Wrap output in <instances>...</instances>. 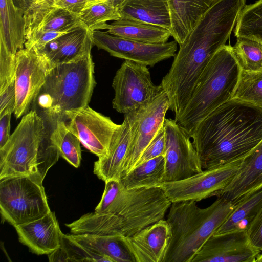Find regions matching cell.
Here are the masks:
<instances>
[{"label": "cell", "mask_w": 262, "mask_h": 262, "mask_svg": "<svg viewBox=\"0 0 262 262\" xmlns=\"http://www.w3.org/2000/svg\"><path fill=\"white\" fill-rule=\"evenodd\" d=\"M105 183L94 212L66 224L72 234L130 236L164 219L171 206L160 187L127 189L120 181Z\"/></svg>", "instance_id": "obj_1"}, {"label": "cell", "mask_w": 262, "mask_h": 262, "mask_svg": "<svg viewBox=\"0 0 262 262\" xmlns=\"http://www.w3.org/2000/svg\"><path fill=\"white\" fill-rule=\"evenodd\" d=\"M191 138L203 170L243 158L262 141V107L231 99L201 121Z\"/></svg>", "instance_id": "obj_2"}, {"label": "cell", "mask_w": 262, "mask_h": 262, "mask_svg": "<svg viewBox=\"0 0 262 262\" xmlns=\"http://www.w3.org/2000/svg\"><path fill=\"white\" fill-rule=\"evenodd\" d=\"M60 156L50 133L47 134L45 120L36 110H31L0 148V180L38 176L43 180Z\"/></svg>", "instance_id": "obj_3"}, {"label": "cell", "mask_w": 262, "mask_h": 262, "mask_svg": "<svg viewBox=\"0 0 262 262\" xmlns=\"http://www.w3.org/2000/svg\"><path fill=\"white\" fill-rule=\"evenodd\" d=\"M237 202L222 197L201 208L196 202L171 203L167 221L171 237L163 262H191L205 242L219 229L235 207Z\"/></svg>", "instance_id": "obj_4"}, {"label": "cell", "mask_w": 262, "mask_h": 262, "mask_svg": "<svg viewBox=\"0 0 262 262\" xmlns=\"http://www.w3.org/2000/svg\"><path fill=\"white\" fill-rule=\"evenodd\" d=\"M231 45L222 46L204 68L187 102L175 116L176 122L191 137L196 126L210 113L230 100L241 69Z\"/></svg>", "instance_id": "obj_5"}, {"label": "cell", "mask_w": 262, "mask_h": 262, "mask_svg": "<svg viewBox=\"0 0 262 262\" xmlns=\"http://www.w3.org/2000/svg\"><path fill=\"white\" fill-rule=\"evenodd\" d=\"M96 82L91 52L74 61L48 68L45 82L33 103L51 122L89 105Z\"/></svg>", "instance_id": "obj_6"}, {"label": "cell", "mask_w": 262, "mask_h": 262, "mask_svg": "<svg viewBox=\"0 0 262 262\" xmlns=\"http://www.w3.org/2000/svg\"><path fill=\"white\" fill-rule=\"evenodd\" d=\"M42 182L38 176L1 179L2 220L15 227L40 219L50 212Z\"/></svg>", "instance_id": "obj_7"}, {"label": "cell", "mask_w": 262, "mask_h": 262, "mask_svg": "<svg viewBox=\"0 0 262 262\" xmlns=\"http://www.w3.org/2000/svg\"><path fill=\"white\" fill-rule=\"evenodd\" d=\"M115 95L112 105L118 113L126 114L146 107L161 92V85L152 82L147 66L125 60L112 82Z\"/></svg>", "instance_id": "obj_8"}, {"label": "cell", "mask_w": 262, "mask_h": 262, "mask_svg": "<svg viewBox=\"0 0 262 262\" xmlns=\"http://www.w3.org/2000/svg\"><path fill=\"white\" fill-rule=\"evenodd\" d=\"M246 156L203 170L184 180L164 182L160 187L171 203L184 201L198 202L210 196H216L231 182Z\"/></svg>", "instance_id": "obj_9"}, {"label": "cell", "mask_w": 262, "mask_h": 262, "mask_svg": "<svg viewBox=\"0 0 262 262\" xmlns=\"http://www.w3.org/2000/svg\"><path fill=\"white\" fill-rule=\"evenodd\" d=\"M169 107V100L164 90L146 107L124 114L130 125L131 138L121 177L136 166L145 148L163 126Z\"/></svg>", "instance_id": "obj_10"}, {"label": "cell", "mask_w": 262, "mask_h": 262, "mask_svg": "<svg viewBox=\"0 0 262 262\" xmlns=\"http://www.w3.org/2000/svg\"><path fill=\"white\" fill-rule=\"evenodd\" d=\"M93 44L110 55L153 67L159 62L174 57L177 42L147 43L110 34L100 30L92 31Z\"/></svg>", "instance_id": "obj_11"}, {"label": "cell", "mask_w": 262, "mask_h": 262, "mask_svg": "<svg viewBox=\"0 0 262 262\" xmlns=\"http://www.w3.org/2000/svg\"><path fill=\"white\" fill-rule=\"evenodd\" d=\"M165 182L178 181L201 172L200 160L190 136L175 121L165 119Z\"/></svg>", "instance_id": "obj_12"}, {"label": "cell", "mask_w": 262, "mask_h": 262, "mask_svg": "<svg viewBox=\"0 0 262 262\" xmlns=\"http://www.w3.org/2000/svg\"><path fill=\"white\" fill-rule=\"evenodd\" d=\"M48 68L44 57L34 49L25 48L16 53L14 113L17 119L28 112L45 82Z\"/></svg>", "instance_id": "obj_13"}, {"label": "cell", "mask_w": 262, "mask_h": 262, "mask_svg": "<svg viewBox=\"0 0 262 262\" xmlns=\"http://www.w3.org/2000/svg\"><path fill=\"white\" fill-rule=\"evenodd\" d=\"M69 128L80 143L98 158L106 155L112 138L120 124L89 105L66 114Z\"/></svg>", "instance_id": "obj_14"}, {"label": "cell", "mask_w": 262, "mask_h": 262, "mask_svg": "<svg viewBox=\"0 0 262 262\" xmlns=\"http://www.w3.org/2000/svg\"><path fill=\"white\" fill-rule=\"evenodd\" d=\"M261 251L250 242L247 230L213 234L191 262H255Z\"/></svg>", "instance_id": "obj_15"}, {"label": "cell", "mask_w": 262, "mask_h": 262, "mask_svg": "<svg viewBox=\"0 0 262 262\" xmlns=\"http://www.w3.org/2000/svg\"><path fill=\"white\" fill-rule=\"evenodd\" d=\"M171 237L170 226L164 219L128 237H120L134 262H163Z\"/></svg>", "instance_id": "obj_16"}, {"label": "cell", "mask_w": 262, "mask_h": 262, "mask_svg": "<svg viewBox=\"0 0 262 262\" xmlns=\"http://www.w3.org/2000/svg\"><path fill=\"white\" fill-rule=\"evenodd\" d=\"M94 46L92 31L80 25L35 51L46 59L49 68L78 59Z\"/></svg>", "instance_id": "obj_17"}, {"label": "cell", "mask_w": 262, "mask_h": 262, "mask_svg": "<svg viewBox=\"0 0 262 262\" xmlns=\"http://www.w3.org/2000/svg\"><path fill=\"white\" fill-rule=\"evenodd\" d=\"M20 242L37 255H49L60 246L62 232L54 212L14 227Z\"/></svg>", "instance_id": "obj_18"}, {"label": "cell", "mask_w": 262, "mask_h": 262, "mask_svg": "<svg viewBox=\"0 0 262 262\" xmlns=\"http://www.w3.org/2000/svg\"><path fill=\"white\" fill-rule=\"evenodd\" d=\"M262 189V141L244 159L236 174L216 196L237 202Z\"/></svg>", "instance_id": "obj_19"}, {"label": "cell", "mask_w": 262, "mask_h": 262, "mask_svg": "<svg viewBox=\"0 0 262 262\" xmlns=\"http://www.w3.org/2000/svg\"><path fill=\"white\" fill-rule=\"evenodd\" d=\"M26 36L24 12L12 0H0V56L15 58Z\"/></svg>", "instance_id": "obj_20"}, {"label": "cell", "mask_w": 262, "mask_h": 262, "mask_svg": "<svg viewBox=\"0 0 262 262\" xmlns=\"http://www.w3.org/2000/svg\"><path fill=\"white\" fill-rule=\"evenodd\" d=\"M130 138V125L124 116L112 138L107 154L94 162L93 172L99 179L105 182L120 180Z\"/></svg>", "instance_id": "obj_21"}, {"label": "cell", "mask_w": 262, "mask_h": 262, "mask_svg": "<svg viewBox=\"0 0 262 262\" xmlns=\"http://www.w3.org/2000/svg\"><path fill=\"white\" fill-rule=\"evenodd\" d=\"M216 0H168L171 34L180 45Z\"/></svg>", "instance_id": "obj_22"}, {"label": "cell", "mask_w": 262, "mask_h": 262, "mask_svg": "<svg viewBox=\"0 0 262 262\" xmlns=\"http://www.w3.org/2000/svg\"><path fill=\"white\" fill-rule=\"evenodd\" d=\"M119 11L121 19L157 25L169 30L171 33L168 0H125Z\"/></svg>", "instance_id": "obj_23"}, {"label": "cell", "mask_w": 262, "mask_h": 262, "mask_svg": "<svg viewBox=\"0 0 262 262\" xmlns=\"http://www.w3.org/2000/svg\"><path fill=\"white\" fill-rule=\"evenodd\" d=\"M110 34L147 43H164L171 36L170 31L161 27L140 21L120 19L108 24Z\"/></svg>", "instance_id": "obj_24"}, {"label": "cell", "mask_w": 262, "mask_h": 262, "mask_svg": "<svg viewBox=\"0 0 262 262\" xmlns=\"http://www.w3.org/2000/svg\"><path fill=\"white\" fill-rule=\"evenodd\" d=\"M165 176V157L159 156L138 164L120 181L127 189L150 188L160 187Z\"/></svg>", "instance_id": "obj_25"}, {"label": "cell", "mask_w": 262, "mask_h": 262, "mask_svg": "<svg viewBox=\"0 0 262 262\" xmlns=\"http://www.w3.org/2000/svg\"><path fill=\"white\" fill-rule=\"evenodd\" d=\"M77 243L96 253L108 257L113 262H134L119 237L95 234H70Z\"/></svg>", "instance_id": "obj_26"}, {"label": "cell", "mask_w": 262, "mask_h": 262, "mask_svg": "<svg viewBox=\"0 0 262 262\" xmlns=\"http://www.w3.org/2000/svg\"><path fill=\"white\" fill-rule=\"evenodd\" d=\"M261 207L262 189L238 201L234 209L214 234L235 230H247Z\"/></svg>", "instance_id": "obj_27"}, {"label": "cell", "mask_w": 262, "mask_h": 262, "mask_svg": "<svg viewBox=\"0 0 262 262\" xmlns=\"http://www.w3.org/2000/svg\"><path fill=\"white\" fill-rule=\"evenodd\" d=\"M50 139L61 157L74 167H79L82 158L81 143L63 120L54 122Z\"/></svg>", "instance_id": "obj_28"}, {"label": "cell", "mask_w": 262, "mask_h": 262, "mask_svg": "<svg viewBox=\"0 0 262 262\" xmlns=\"http://www.w3.org/2000/svg\"><path fill=\"white\" fill-rule=\"evenodd\" d=\"M50 261L113 262L106 256L92 252L76 242L70 234L62 233L60 247L48 255Z\"/></svg>", "instance_id": "obj_29"}, {"label": "cell", "mask_w": 262, "mask_h": 262, "mask_svg": "<svg viewBox=\"0 0 262 262\" xmlns=\"http://www.w3.org/2000/svg\"><path fill=\"white\" fill-rule=\"evenodd\" d=\"M236 38L244 37L262 44V0L245 5L234 28Z\"/></svg>", "instance_id": "obj_30"}, {"label": "cell", "mask_w": 262, "mask_h": 262, "mask_svg": "<svg viewBox=\"0 0 262 262\" xmlns=\"http://www.w3.org/2000/svg\"><path fill=\"white\" fill-rule=\"evenodd\" d=\"M81 24L78 15L56 6L54 1L46 10L36 27L32 31L67 32Z\"/></svg>", "instance_id": "obj_31"}, {"label": "cell", "mask_w": 262, "mask_h": 262, "mask_svg": "<svg viewBox=\"0 0 262 262\" xmlns=\"http://www.w3.org/2000/svg\"><path fill=\"white\" fill-rule=\"evenodd\" d=\"M232 99L262 107V70H241Z\"/></svg>", "instance_id": "obj_32"}, {"label": "cell", "mask_w": 262, "mask_h": 262, "mask_svg": "<svg viewBox=\"0 0 262 262\" xmlns=\"http://www.w3.org/2000/svg\"><path fill=\"white\" fill-rule=\"evenodd\" d=\"M82 25L90 30L106 29L110 20L121 19L119 9L104 1H100L84 9L79 15Z\"/></svg>", "instance_id": "obj_33"}, {"label": "cell", "mask_w": 262, "mask_h": 262, "mask_svg": "<svg viewBox=\"0 0 262 262\" xmlns=\"http://www.w3.org/2000/svg\"><path fill=\"white\" fill-rule=\"evenodd\" d=\"M233 56L241 70H262V44L244 37L237 38L232 48Z\"/></svg>", "instance_id": "obj_34"}, {"label": "cell", "mask_w": 262, "mask_h": 262, "mask_svg": "<svg viewBox=\"0 0 262 262\" xmlns=\"http://www.w3.org/2000/svg\"><path fill=\"white\" fill-rule=\"evenodd\" d=\"M166 146V137L163 125L145 148L136 166L156 157L165 156Z\"/></svg>", "instance_id": "obj_35"}, {"label": "cell", "mask_w": 262, "mask_h": 262, "mask_svg": "<svg viewBox=\"0 0 262 262\" xmlns=\"http://www.w3.org/2000/svg\"><path fill=\"white\" fill-rule=\"evenodd\" d=\"M67 32L34 30L26 34L25 48L28 49H34L35 51L38 50L51 40Z\"/></svg>", "instance_id": "obj_36"}, {"label": "cell", "mask_w": 262, "mask_h": 262, "mask_svg": "<svg viewBox=\"0 0 262 262\" xmlns=\"http://www.w3.org/2000/svg\"><path fill=\"white\" fill-rule=\"evenodd\" d=\"M16 96L14 81L0 91V116L14 112Z\"/></svg>", "instance_id": "obj_37"}, {"label": "cell", "mask_w": 262, "mask_h": 262, "mask_svg": "<svg viewBox=\"0 0 262 262\" xmlns=\"http://www.w3.org/2000/svg\"><path fill=\"white\" fill-rule=\"evenodd\" d=\"M247 231L252 245L262 252V207Z\"/></svg>", "instance_id": "obj_38"}, {"label": "cell", "mask_w": 262, "mask_h": 262, "mask_svg": "<svg viewBox=\"0 0 262 262\" xmlns=\"http://www.w3.org/2000/svg\"><path fill=\"white\" fill-rule=\"evenodd\" d=\"M55 5L79 15L86 8L102 0H54ZM104 1V0H103Z\"/></svg>", "instance_id": "obj_39"}, {"label": "cell", "mask_w": 262, "mask_h": 262, "mask_svg": "<svg viewBox=\"0 0 262 262\" xmlns=\"http://www.w3.org/2000/svg\"><path fill=\"white\" fill-rule=\"evenodd\" d=\"M12 113H6L0 116V148L8 140L10 135V120Z\"/></svg>", "instance_id": "obj_40"}, {"label": "cell", "mask_w": 262, "mask_h": 262, "mask_svg": "<svg viewBox=\"0 0 262 262\" xmlns=\"http://www.w3.org/2000/svg\"><path fill=\"white\" fill-rule=\"evenodd\" d=\"M14 4L24 13L37 0H12Z\"/></svg>", "instance_id": "obj_41"}, {"label": "cell", "mask_w": 262, "mask_h": 262, "mask_svg": "<svg viewBox=\"0 0 262 262\" xmlns=\"http://www.w3.org/2000/svg\"><path fill=\"white\" fill-rule=\"evenodd\" d=\"M112 6L119 8L121 5L124 2L125 0H104Z\"/></svg>", "instance_id": "obj_42"}, {"label": "cell", "mask_w": 262, "mask_h": 262, "mask_svg": "<svg viewBox=\"0 0 262 262\" xmlns=\"http://www.w3.org/2000/svg\"><path fill=\"white\" fill-rule=\"evenodd\" d=\"M255 262H262V252L257 256Z\"/></svg>", "instance_id": "obj_43"}]
</instances>
